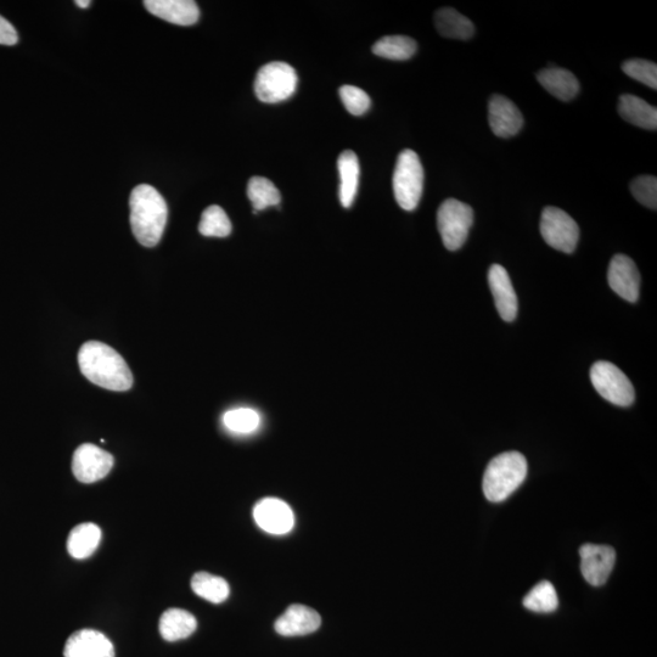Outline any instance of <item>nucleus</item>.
<instances>
[{"mask_svg":"<svg viewBox=\"0 0 657 657\" xmlns=\"http://www.w3.org/2000/svg\"><path fill=\"white\" fill-rule=\"evenodd\" d=\"M75 4L78 8L87 9L92 4L91 0H76Z\"/></svg>","mask_w":657,"mask_h":657,"instance_id":"34","label":"nucleus"},{"mask_svg":"<svg viewBox=\"0 0 657 657\" xmlns=\"http://www.w3.org/2000/svg\"><path fill=\"white\" fill-rule=\"evenodd\" d=\"M299 77L294 67L282 61L269 63L258 71L255 80L256 97L267 104H277L294 95Z\"/></svg>","mask_w":657,"mask_h":657,"instance_id":"5","label":"nucleus"},{"mask_svg":"<svg viewBox=\"0 0 657 657\" xmlns=\"http://www.w3.org/2000/svg\"><path fill=\"white\" fill-rule=\"evenodd\" d=\"M580 557L584 580L594 587L604 586L614 570L615 549L609 546H597V544H583L580 548Z\"/></svg>","mask_w":657,"mask_h":657,"instance_id":"10","label":"nucleus"},{"mask_svg":"<svg viewBox=\"0 0 657 657\" xmlns=\"http://www.w3.org/2000/svg\"><path fill=\"white\" fill-rule=\"evenodd\" d=\"M527 476V460L519 452L499 454L487 465L485 471V497L492 503H501L524 484Z\"/></svg>","mask_w":657,"mask_h":657,"instance_id":"3","label":"nucleus"},{"mask_svg":"<svg viewBox=\"0 0 657 657\" xmlns=\"http://www.w3.org/2000/svg\"><path fill=\"white\" fill-rule=\"evenodd\" d=\"M115 460L109 452L86 443L76 449L72 458V471L83 484H94L108 476Z\"/></svg>","mask_w":657,"mask_h":657,"instance_id":"9","label":"nucleus"},{"mask_svg":"<svg viewBox=\"0 0 657 657\" xmlns=\"http://www.w3.org/2000/svg\"><path fill=\"white\" fill-rule=\"evenodd\" d=\"M192 588L196 595L213 604L223 603L230 593L229 584L224 578L198 572L193 577Z\"/></svg>","mask_w":657,"mask_h":657,"instance_id":"25","label":"nucleus"},{"mask_svg":"<svg viewBox=\"0 0 657 657\" xmlns=\"http://www.w3.org/2000/svg\"><path fill=\"white\" fill-rule=\"evenodd\" d=\"M393 193L397 204L406 211L417 209L424 190V168L413 150H403L393 173Z\"/></svg>","mask_w":657,"mask_h":657,"instance_id":"4","label":"nucleus"},{"mask_svg":"<svg viewBox=\"0 0 657 657\" xmlns=\"http://www.w3.org/2000/svg\"><path fill=\"white\" fill-rule=\"evenodd\" d=\"M223 423L235 434H251L260 426L261 418L254 409L238 408L224 414Z\"/></svg>","mask_w":657,"mask_h":657,"instance_id":"29","label":"nucleus"},{"mask_svg":"<svg viewBox=\"0 0 657 657\" xmlns=\"http://www.w3.org/2000/svg\"><path fill=\"white\" fill-rule=\"evenodd\" d=\"M340 173V201L345 209H350L356 199L359 184V161L352 150H345L338 160Z\"/></svg>","mask_w":657,"mask_h":657,"instance_id":"20","label":"nucleus"},{"mask_svg":"<svg viewBox=\"0 0 657 657\" xmlns=\"http://www.w3.org/2000/svg\"><path fill=\"white\" fill-rule=\"evenodd\" d=\"M198 627L194 615L182 609H170L160 619V633L167 642H177L192 636Z\"/></svg>","mask_w":657,"mask_h":657,"instance_id":"21","label":"nucleus"},{"mask_svg":"<svg viewBox=\"0 0 657 657\" xmlns=\"http://www.w3.org/2000/svg\"><path fill=\"white\" fill-rule=\"evenodd\" d=\"M131 227L134 237L145 247H154L164 235L168 207L164 196L149 184H140L132 190Z\"/></svg>","mask_w":657,"mask_h":657,"instance_id":"2","label":"nucleus"},{"mask_svg":"<svg viewBox=\"0 0 657 657\" xmlns=\"http://www.w3.org/2000/svg\"><path fill=\"white\" fill-rule=\"evenodd\" d=\"M144 7L156 18L179 26H192L200 18L198 4L193 0H145Z\"/></svg>","mask_w":657,"mask_h":657,"instance_id":"17","label":"nucleus"},{"mask_svg":"<svg viewBox=\"0 0 657 657\" xmlns=\"http://www.w3.org/2000/svg\"><path fill=\"white\" fill-rule=\"evenodd\" d=\"M322 625V619L316 610L308 606L294 604L275 621V631L284 637L307 636L316 632Z\"/></svg>","mask_w":657,"mask_h":657,"instance_id":"15","label":"nucleus"},{"mask_svg":"<svg viewBox=\"0 0 657 657\" xmlns=\"http://www.w3.org/2000/svg\"><path fill=\"white\" fill-rule=\"evenodd\" d=\"M101 530L95 524H81L75 527L67 539V550L72 558L82 560L91 557L99 547Z\"/></svg>","mask_w":657,"mask_h":657,"instance_id":"22","label":"nucleus"},{"mask_svg":"<svg viewBox=\"0 0 657 657\" xmlns=\"http://www.w3.org/2000/svg\"><path fill=\"white\" fill-rule=\"evenodd\" d=\"M631 192L640 204L648 209H657V179L655 176H640L631 183Z\"/></svg>","mask_w":657,"mask_h":657,"instance_id":"31","label":"nucleus"},{"mask_svg":"<svg viewBox=\"0 0 657 657\" xmlns=\"http://www.w3.org/2000/svg\"><path fill=\"white\" fill-rule=\"evenodd\" d=\"M418 44L411 37L386 36L373 46V53L380 58L404 61L417 53Z\"/></svg>","mask_w":657,"mask_h":657,"instance_id":"24","label":"nucleus"},{"mask_svg":"<svg viewBox=\"0 0 657 657\" xmlns=\"http://www.w3.org/2000/svg\"><path fill=\"white\" fill-rule=\"evenodd\" d=\"M473 223L474 211L462 201L447 199L437 211L438 232L449 251H457L465 244Z\"/></svg>","mask_w":657,"mask_h":657,"instance_id":"6","label":"nucleus"},{"mask_svg":"<svg viewBox=\"0 0 657 657\" xmlns=\"http://www.w3.org/2000/svg\"><path fill=\"white\" fill-rule=\"evenodd\" d=\"M247 196L254 206V212L266 210L267 207L278 206L282 196L275 185L267 178L254 177L247 185Z\"/></svg>","mask_w":657,"mask_h":657,"instance_id":"26","label":"nucleus"},{"mask_svg":"<svg viewBox=\"0 0 657 657\" xmlns=\"http://www.w3.org/2000/svg\"><path fill=\"white\" fill-rule=\"evenodd\" d=\"M81 372L91 383L111 391H128L133 374L114 348L99 341L86 342L78 353Z\"/></svg>","mask_w":657,"mask_h":657,"instance_id":"1","label":"nucleus"},{"mask_svg":"<svg viewBox=\"0 0 657 657\" xmlns=\"http://www.w3.org/2000/svg\"><path fill=\"white\" fill-rule=\"evenodd\" d=\"M437 31L443 37L452 39H470L474 36L475 27L473 22L452 8H442L435 15Z\"/></svg>","mask_w":657,"mask_h":657,"instance_id":"23","label":"nucleus"},{"mask_svg":"<svg viewBox=\"0 0 657 657\" xmlns=\"http://www.w3.org/2000/svg\"><path fill=\"white\" fill-rule=\"evenodd\" d=\"M526 609L535 612H553L558 609L559 599L552 583L543 581L533 587L524 599Z\"/></svg>","mask_w":657,"mask_h":657,"instance_id":"28","label":"nucleus"},{"mask_svg":"<svg viewBox=\"0 0 657 657\" xmlns=\"http://www.w3.org/2000/svg\"><path fill=\"white\" fill-rule=\"evenodd\" d=\"M488 120L492 132L499 138H510L516 136L524 126L518 106L503 95H493L488 105Z\"/></svg>","mask_w":657,"mask_h":657,"instance_id":"13","label":"nucleus"},{"mask_svg":"<svg viewBox=\"0 0 657 657\" xmlns=\"http://www.w3.org/2000/svg\"><path fill=\"white\" fill-rule=\"evenodd\" d=\"M622 70L627 76L649 88L657 89V66L643 59L628 60L622 64Z\"/></svg>","mask_w":657,"mask_h":657,"instance_id":"30","label":"nucleus"},{"mask_svg":"<svg viewBox=\"0 0 657 657\" xmlns=\"http://www.w3.org/2000/svg\"><path fill=\"white\" fill-rule=\"evenodd\" d=\"M538 82L550 94L563 101H570L580 92V82L569 70L550 67L539 71Z\"/></svg>","mask_w":657,"mask_h":657,"instance_id":"18","label":"nucleus"},{"mask_svg":"<svg viewBox=\"0 0 657 657\" xmlns=\"http://www.w3.org/2000/svg\"><path fill=\"white\" fill-rule=\"evenodd\" d=\"M199 232L204 237L227 238L232 233V223L222 207L213 205L202 213Z\"/></svg>","mask_w":657,"mask_h":657,"instance_id":"27","label":"nucleus"},{"mask_svg":"<svg viewBox=\"0 0 657 657\" xmlns=\"http://www.w3.org/2000/svg\"><path fill=\"white\" fill-rule=\"evenodd\" d=\"M65 657H115L114 644L103 633L82 630L67 639Z\"/></svg>","mask_w":657,"mask_h":657,"instance_id":"16","label":"nucleus"},{"mask_svg":"<svg viewBox=\"0 0 657 657\" xmlns=\"http://www.w3.org/2000/svg\"><path fill=\"white\" fill-rule=\"evenodd\" d=\"M19 42L18 32L15 27L0 16V44L3 46H15Z\"/></svg>","mask_w":657,"mask_h":657,"instance_id":"33","label":"nucleus"},{"mask_svg":"<svg viewBox=\"0 0 657 657\" xmlns=\"http://www.w3.org/2000/svg\"><path fill=\"white\" fill-rule=\"evenodd\" d=\"M610 288L628 302H637L640 294V274L636 263L625 255L612 258L608 271Z\"/></svg>","mask_w":657,"mask_h":657,"instance_id":"12","label":"nucleus"},{"mask_svg":"<svg viewBox=\"0 0 657 657\" xmlns=\"http://www.w3.org/2000/svg\"><path fill=\"white\" fill-rule=\"evenodd\" d=\"M256 524L271 535H285L295 525L290 505L278 498H265L254 509Z\"/></svg>","mask_w":657,"mask_h":657,"instance_id":"11","label":"nucleus"},{"mask_svg":"<svg viewBox=\"0 0 657 657\" xmlns=\"http://www.w3.org/2000/svg\"><path fill=\"white\" fill-rule=\"evenodd\" d=\"M619 114L631 125L655 131L657 128V109L636 95H621Z\"/></svg>","mask_w":657,"mask_h":657,"instance_id":"19","label":"nucleus"},{"mask_svg":"<svg viewBox=\"0 0 657 657\" xmlns=\"http://www.w3.org/2000/svg\"><path fill=\"white\" fill-rule=\"evenodd\" d=\"M340 98L350 114L361 116L365 114L372 105L369 95L363 89L355 86H344L340 88Z\"/></svg>","mask_w":657,"mask_h":657,"instance_id":"32","label":"nucleus"},{"mask_svg":"<svg viewBox=\"0 0 657 657\" xmlns=\"http://www.w3.org/2000/svg\"><path fill=\"white\" fill-rule=\"evenodd\" d=\"M488 283H490L499 316L505 322H514L518 316V296H516L507 269L501 265L491 266L490 272H488Z\"/></svg>","mask_w":657,"mask_h":657,"instance_id":"14","label":"nucleus"},{"mask_svg":"<svg viewBox=\"0 0 657 657\" xmlns=\"http://www.w3.org/2000/svg\"><path fill=\"white\" fill-rule=\"evenodd\" d=\"M541 234L553 249L572 254L580 239V228L569 213L558 207H546L541 218Z\"/></svg>","mask_w":657,"mask_h":657,"instance_id":"8","label":"nucleus"},{"mask_svg":"<svg viewBox=\"0 0 657 657\" xmlns=\"http://www.w3.org/2000/svg\"><path fill=\"white\" fill-rule=\"evenodd\" d=\"M591 380L599 395L615 406L630 407L636 400L631 380L615 364L605 361L594 363Z\"/></svg>","mask_w":657,"mask_h":657,"instance_id":"7","label":"nucleus"}]
</instances>
